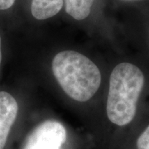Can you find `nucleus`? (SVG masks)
I'll return each instance as SVG.
<instances>
[{"mask_svg": "<svg viewBox=\"0 0 149 149\" xmlns=\"http://www.w3.org/2000/svg\"><path fill=\"white\" fill-rule=\"evenodd\" d=\"M63 5L64 0H32L31 12L37 20H46L56 16Z\"/></svg>", "mask_w": 149, "mask_h": 149, "instance_id": "39448f33", "label": "nucleus"}, {"mask_svg": "<svg viewBox=\"0 0 149 149\" xmlns=\"http://www.w3.org/2000/svg\"><path fill=\"white\" fill-rule=\"evenodd\" d=\"M145 78L143 71L135 65L123 62L112 71L107 100V116L118 126H125L136 115L139 96Z\"/></svg>", "mask_w": 149, "mask_h": 149, "instance_id": "f03ea898", "label": "nucleus"}, {"mask_svg": "<svg viewBox=\"0 0 149 149\" xmlns=\"http://www.w3.org/2000/svg\"><path fill=\"white\" fill-rule=\"evenodd\" d=\"M52 67L62 90L76 101L89 100L101 84V73L97 65L77 52H59L54 57Z\"/></svg>", "mask_w": 149, "mask_h": 149, "instance_id": "f257e3e1", "label": "nucleus"}, {"mask_svg": "<svg viewBox=\"0 0 149 149\" xmlns=\"http://www.w3.org/2000/svg\"><path fill=\"white\" fill-rule=\"evenodd\" d=\"M18 104L6 91H0V149L5 147L11 128L16 120Z\"/></svg>", "mask_w": 149, "mask_h": 149, "instance_id": "20e7f679", "label": "nucleus"}, {"mask_svg": "<svg viewBox=\"0 0 149 149\" xmlns=\"http://www.w3.org/2000/svg\"><path fill=\"white\" fill-rule=\"evenodd\" d=\"M15 0H0V10H7L14 4Z\"/></svg>", "mask_w": 149, "mask_h": 149, "instance_id": "6e6552de", "label": "nucleus"}, {"mask_svg": "<svg viewBox=\"0 0 149 149\" xmlns=\"http://www.w3.org/2000/svg\"><path fill=\"white\" fill-rule=\"evenodd\" d=\"M95 0H64L66 13L75 20H84L91 14Z\"/></svg>", "mask_w": 149, "mask_h": 149, "instance_id": "423d86ee", "label": "nucleus"}, {"mask_svg": "<svg viewBox=\"0 0 149 149\" xmlns=\"http://www.w3.org/2000/svg\"><path fill=\"white\" fill-rule=\"evenodd\" d=\"M137 148L138 149H149V125L138 139Z\"/></svg>", "mask_w": 149, "mask_h": 149, "instance_id": "0eeeda50", "label": "nucleus"}, {"mask_svg": "<svg viewBox=\"0 0 149 149\" xmlns=\"http://www.w3.org/2000/svg\"><path fill=\"white\" fill-rule=\"evenodd\" d=\"M66 141L64 125L55 120L42 123L32 131L23 149H61Z\"/></svg>", "mask_w": 149, "mask_h": 149, "instance_id": "7ed1b4c3", "label": "nucleus"}, {"mask_svg": "<svg viewBox=\"0 0 149 149\" xmlns=\"http://www.w3.org/2000/svg\"><path fill=\"white\" fill-rule=\"evenodd\" d=\"M123 1H127V2H135V1H140V0H123Z\"/></svg>", "mask_w": 149, "mask_h": 149, "instance_id": "9d476101", "label": "nucleus"}, {"mask_svg": "<svg viewBox=\"0 0 149 149\" xmlns=\"http://www.w3.org/2000/svg\"><path fill=\"white\" fill-rule=\"evenodd\" d=\"M1 61H2V41L0 37V66H1Z\"/></svg>", "mask_w": 149, "mask_h": 149, "instance_id": "1a4fd4ad", "label": "nucleus"}]
</instances>
